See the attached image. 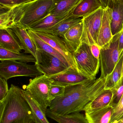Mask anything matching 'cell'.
<instances>
[{
  "label": "cell",
  "instance_id": "7c38bea8",
  "mask_svg": "<svg viewBox=\"0 0 123 123\" xmlns=\"http://www.w3.org/2000/svg\"><path fill=\"white\" fill-rule=\"evenodd\" d=\"M48 77L52 84L65 87L84 83L91 80L80 74L77 70L71 67L62 72Z\"/></svg>",
  "mask_w": 123,
  "mask_h": 123
},
{
  "label": "cell",
  "instance_id": "d590c367",
  "mask_svg": "<svg viewBox=\"0 0 123 123\" xmlns=\"http://www.w3.org/2000/svg\"><path fill=\"white\" fill-rule=\"evenodd\" d=\"M103 5L104 8L109 6L111 0H100Z\"/></svg>",
  "mask_w": 123,
  "mask_h": 123
},
{
  "label": "cell",
  "instance_id": "8992f818",
  "mask_svg": "<svg viewBox=\"0 0 123 123\" xmlns=\"http://www.w3.org/2000/svg\"><path fill=\"white\" fill-rule=\"evenodd\" d=\"M53 0H33L28 3L20 22L26 29L50 13Z\"/></svg>",
  "mask_w": 123,
  "mask_h": 123
},
{
  "label": "cell",
  "instance_id": "4dcf8cb0",
  "mask_svg": "<svg viewBox=\"0 0 123 123\" xmlns=\"http://www.w3.org/2000/svg\"><path fill=\"white\" fill-rule=\"evenodd\" d=\"M113 96L109 105L115 107L118 104L123 95V81L122 85L118 88L111 90Z\"/></svg>",
  "mask_w": 123,
  "mask_h": 123
},
{
  "label": "cell",
  "instance_id": "5b68a950",
  "mask_svg": "<svg viewBox=\"0 0 123 123\" xmlns=\"http://www.w3.org/2000/svg\"><path fill=\"white\" fill-rule=\"evenodd\" d=\"M43 74L36 65L13 60H3L0 63V77L7 80L17 77H34Z\"/></svg>",
  "mask_w": 123,
  "mask_h": 123
},
{
  "label": "cell",
  "instance_id": "5bb4252c",
  "mask_svg": "<svg viewBox=\"0 0 123 123\" xmlns=\"http://www.w3.org/2000/svg\"><path fill=\"white\" fill-rule=\"evenodd\" d=\"M111 9L108 6L104 8L101 25L96 44L101 48L108 43L113 38L111 27Z\"/></svg>",
  "mask_w": 123,
  "mask_h": 123
},
{
  "label": "cell",
  "instance_id": "9a60e30c",
  "mask_svg": "<svg viewBox=\"0 0 123 123\" xmlns=\"http://www.w3.org/2000/svg\"><path fill=\"white\" fill-rule=\"evenodd\" d=\"M109 6L111 9V27L114 36L123 29V0H111Z\"/></svg>",
  "mask_w": 123,
  "mask_h": 123
},
{
  "label": "cell",
  "instance_id": "603a6c76",
  "mask_svg": "<svg viewBox=\"0 0 123 123\" xmlns=\"http://www.w3.org/2000/svg\"><path fill=\"white\" fill-rule=\"evenodd\" d=\"M82 20V18H76L70 16L62 20L49 30L43 33L51 34L63 38L65 34L70 29L80 23Z\"/></svg>",
  "mask_w": 123,
  "mask_h": 123
},
{
  "label": "cell",
  "instance_id": "52a82bcc",
  "mask_svg": "<svg viewBox=\"0 0 123 123\" xmlns=\"http://www.w3.org/2000/svg\"><path fill=\"white\" fill-rule=\"evenodd\" d=\"M51 85L49 77L43 74L30 79L29 83L26 87V90L30 93L45 111L50 103L49 93Z\"/></svg>",
  "mask_w": 123,
  "mask_h": 123
},
{
  "label": "cell",
  "instance_id": "d6986e66",
  "mask_svg": "<svg viewBox=\"0 0 123 123\" xmlns=\"http://www.w3.org/2000/svg\"><path fill=\"white\" fill-rule=\"evenodd\" d=\"M82 21L70 29L62 38L73 52L75 51L82 44Z\"/></svg>",
  "mask_w": 123,
  "mask_h": 123
},
{
  "label": "cell",
  "instance_id": "cb8c5ba5",
  "mask_svg": "<svg viewBox=\"0 0 123 123\" xmlns=\"http://www.w3.org/2000/svg\"><path fill=\"white\" fill-rule=\"evenodd\" d=\"M123 62V51L120 59L115 68L111 74L108 76L106 90H111L116 89L122 84V64Z\"/></svg>",
  "mask_w": 123,
  "mask_h": 123
},
{
  "label": "cell",
  "instance_id": "836d02e7",
  "mask_svg": "<svg viewBox=\"0 0 123 123\" xmlns=\"http://www.w3.org/2000/svg\"><path fill=\"white\" fill-rule=\"evenodd\" d=\"M91 50L93 55L98 59H99L100 50L101 48L97 44H92L90 46Z\"/></svg>",
  "mask_w": 123,
  "mask_h": 123
},
{
  "label": "cell",
  "instance_id": "4fadbf2b",
  "mask_svg": "<svg viewBox=\"0 0 123 123\" xmlns=\"http://www.w3.org/2000/svg\"><path fill=\"white\" fill-rule=\"evenodd\" d=\"M11 29L20 43L24 53L32 55L36 59V63L38 62L40 58L39 51L28 29L21 24Z\"/></svg>",
  "mask_w": 123,
  "mask_h": 123
},
{
  "label": "cell",
  "instance_id": "484cf974",
  "mask_svg": "<svg viewBox=\"0 0 123 123\" xmlns=\"http://www.w3.org/2000/svg\"><path fill=\"white\" fill-rule=\"evenodd\" d=\"M113 96L112 90H107L88 104L83 109L88 113L100 109L109 105Z\"/></svg>",
  "mask_w": 123,
  "mask_h": 123
},
{
  "label": "cell",
  "instance_id": "7a4b0ae2",
  "mask_svg": "<svg viewBox=\"0 0 123 123\" xmlns=\"http://www.w3.org/2000/svg\"><path fill=\"white\" fill-rule=\"evenodd\" d=\"M0 123H36L23 89L13 84L0 101Z\"/></svg>",
  "mask_w": 123,
  "mask_h": 123
},
{
  "label": "cell",
  "instance_id": "d4e9b609",
  "mask_svg": "<svg viewBox=\"0 0 123 123\" xmlns=\"http://www.w3.org/2000/svg\"><path fill=\"white\" fill-rule=\"evenodd\" d=\"M70 16H71L60 18L49 13L45 18L33 24L28 29L34 32H44L54 27L62 20Z\"/></svg>",
  "mask_w": 123,
  "mask_h": 123
},
{
  "label": "cell",
  "instance_id": "f1b7e54d",
  "mask_svg": "<svg viewBox=\"0 0 123 123\" xmlns=\"http://www.w3.org/2000/svg\"><path fill=\"white\" fill-rule=\"evenodd\" d=\"M123 119V95L118 104L114 108L110 123H117Z\"/></svg>",
  "mask_w": 123,
  "mask_h": 123
},
{
  "label": "cell",
  "instance_id": "e0dca14e",
  "mask_svg": "<svg viewBox=\"0 0 123 123\" xmlns=\"http://www.w3.org/2000/svg\"><path fill=\"white\" fill-rule=\"evenodd\" d=\"M0 47L15 52H20L22 46L11 29H0Z\"/></svg>",
  "mask_w": 123,
  "mask_h": 123
},
{
  "label": "cell",
  "instance_id": "ac0fdd59",
  "mask_svg": "<svg viewBox=\"0 0 123 123\" xmlns=\"http://www.w3.org/2000/svg\"><path fill=\"white\" fill-rule=\"evenodd\" d=\"M103 7L100 0H81L73 11L72 17L83 18Z\"/></svg>",
  "mask_w": 123,
  "mask_h": 123
},
{
  "label": "cell",
  "instance_id": "74e56055",
  "mask_svg": "<svg viewBox=\"0 0 123 123\" xmlns=\"http://www.w3.org/2000/svg\"><path fill=\"white\" fill-rule=\"evenodd\" d=\"M122 79L123 80V64H122Z\"/></svg>",
  "mask_w": 123,
  "mask_h": 123
},
{
  "label": "cell",
  "instance_id": "44dd1931",
  "mask_svg": "<svg viewBox=\"0 0 123 123\" xmlns=\"http://www.w3.org/2000/svg\"><path fill=\"white\" fill-rule=\"evenodd\" d=\"M113 107L108 105L88 113H85L88 123H110Z\"/></svg>",
  "mask_w": 123,
  "mask_h": 123
},
{
  "label": "cell",
  "instance_id": "e575fe53",
  "mask_svg": "<svg viewBox=\"0 0 123 123\" xmlns=\"http://www.w3.org/2000/svg\"><path fill=\"white\" fill-rule=\"evenodd\" d=\"M118 49L121 52L123 51V29L120 32L118 41Z\"/></svg>",
  "mask_w": 123,
  "mask_h": 123
},
{
  "label": "cell",
  "instance_id": "8d00e7d4",
  "mask_svg": "<svg viewBox=\"0 0 123 123\" xmlns=\"http://www.w3.org/2000/svg\"><path fill=\"white\" fill-rule=\"evenodd\" d=\"M117 123H123V119L117 122Z\"/></svg>",
  "mask_w": 123,
  "mask_h": 123
},
{
  "label": "cell",
  "instance_id": "2e32d148",
  "mask_svg": "<svg viewBox=\"0 0 123 123\" xmlns=\"http://www.w3.org/2000/svg\"><path fill=\"white\" fill-rule=\"evenodd\" d=\"M81 0H53L50 14L60 18L72 16V12Z\"/></svg>",
  "mask_w": 123,
  "mask_h": 123
},
{
  "label": "cell",
  "instance_id": "1f68e13d",
  "mask_svg": "<svg viewBox=\"0 0 123 123\" xmlns=\"http://www.w3.org/2000/svg\"><path fill=\"white\" fill-rule=\"evenodd\" d=\"M33 0H0V8H9L25 4Z\"/></svg>",
  "mask_w": 123,
  "mask_h": 123
},
{
  "label": "cell",
  "instance_id": "3957f363",
  "mask_svg": "<svg viewBox=\"0 0 123 123\" xmlns=\"http://www.w3.org/2000/svg\"><path fill=\"white\" fill-rule=\"evenodd\" d=\"M73 55L77 71L88 79H96L100 67V60L93 55L90 46L82 43L73 52Z\"/></svg>",
  "mask_w": 123,
  "mask_h": 123
},
{
  "label": "cell",
  "instance_id": "30bf717a",
  "mask_svg": "<svg viewBox=\"0 0 123 123\" xmlns=\"http://www.w3.org/2000/svg\"><path fill=\"white\" fill-rule=\"evenodd\" d=\"M34 32L42 39L59 52L65 59L70 67L76 70L73 52L70 49L63 38L48 33Z\"/></svg>",
  "mask_w": 123,
  "mask_h": 123
},
{
  "label": "cell",
  "instance_id": "7402d4cb",
  "mask_svg": "<svg viewBox=\"0 0 123 123\" xmlns=\"http://www.w3.org/2000/svg\"><path fill=\"white\" fill-rule=\"evenodd\" d=\"M47 117L60 123H88L85 116L80 113L75 112L65 115H57L52 112L49 108L46 111Z\"/></svg>",
  "mask_w": 123,
  "mask_h": 123
},
{
  "label": "cell",
  "instance_id": "6da1fadb",
  "mask_svg": "<svg viewBox=\"0 0 123 123\" xmlns=\"http://www.w3.org/2000/svg\"><path fill=\"white\" fill-rule=\"evenodd\" d=\"M108 76L91 80L86 82L65 87L63 96L50 102L51 111L62 116L83 111L86 106L105 92Z\"/></svg>",
  "mask_w": 123,
  "mask_h": 123
},
{
  "label": "cell",
  "instance_id": "d6a6232c",
  "mask_svg": "<svg viewBox=\"0 0 123 123\" xmlns=\"http://www.w3.org/2000/svg\"><path fill=\"white\" fill-rule=\"evenodd\" d=\"M7 80L0 77V101L2 100L6 96L10 90Z\"/></svg>",
  "mask_w": 123,
  "mask_h": 123
},
{
  "label": "cell",
  "instance_id": "4316f807",
  "mask_svg": "<svg viewBox=\"0 0 123 123\" xmlns=\"http://www.w3.org/2000/svg\"><path fill=\"white\" fill-rule=\"evenodd\" d=\"M13 60L22 62H37L36 59L32 55L15 52L0 47V61Z\"/></svg>",
  "mask_w": 123,
  "mask_h": 123
},
{
  "label": "cell",
  "instance_id": "9c48e42d",
  "mask_svg": "<svg viewBox=\"0 0 123 123\" xmlns=\"http://www.w3.org/2000/svg\"><path fill=\"white\" fill-rule=\"evenodd\" d=\"M38 49L40 54V60L35 64L43 74L50 76L62 72L69 68L57 57Z\"/></svg>",
  "mask_w": 123,
  "mask_h": 123
},
{
  "label": "cell",
  "instance_id": "8fae6325",
  "mask_svg": "<svg viewBox=\"0 0 123 123\" xmlns=\"http://www.w3.org/2000/svg\"><path fill=\"white\" fill-rule=\"evenodd\" d=\"M28 3L11 8H0V29H11L20 25Z\"/></svg>",
  "mask_w": 123,
  "mask_h": 123
},
{
  "label": "cell",
  "instance_id": "ffe728a7",
  "mask_svg": "<svg viewBox=\"0 0 123 123\" xmlns=\"http://www.w3.org/2000/svg\"><path fill=\"white\" fill-rule=\"evenodd\" d=\"M23 93L32 111L36 123H49L46 111L28 91L23 89Z\"/></svg>",
  "mask_w": 123,
  "mask_h": 123
},
{
  "label": "cell",
  "instance_id": "83f0119b",
  "mask_svg": "<svg viewBox=\"0 0 123 123\" xmlns=\"http://www.w3.org/2000/svg\"><path fill=\"white\" fill-rule=\"evenodd\" d=\"M28 31L31 37L33 40L38 49H41L45 52L57 57L65 64L69 67L65 59L59 52L40 38L35 32L29 29H28Z\"/></svg>",
  "mask_w": 123,
  "mask_h": 123
},
{
  "label": "cell",
  "instance_id": "f546056e",
  "mask_svg": "<svg viewBox=\"0 0 123 123\" xmlns=\"http://www.w3.org/2000/svg\"><path fill=\"white\" fill-rule=\"evenodd\" d=\"M65 90V86L52 84L49 93V100L50 103L57 97L63 96Z\"/></svg>",
  "mask_w": 123,
  "mask_h": 123
},
{
  "label": "cell",
  "instance_id": "ba28073f",
  "mask_svg": "<svg viewBox=\"0 0 123 123\" xmlns=\"http://www.w3.org/2000/svg\"><path fill=\"white\" fill-rule=\"evenodd\" d=\"M104 8L82 18V43L89 46L96 44L101 25Z\"/></svg>",
  "mask_w": 123,
  "mask_h": 123
},
{
  "label": "cell",
  "instance_id": "277c9868",
  "mask_svg": "<svg viewBox=\"0 0 123 123\" xmlns=\"http://www.w3.org/2000/svg\"><path fill=\"white\" fill-rule=\"evenodd\" d=\"M119 34L120 32L114 36L111 41L101 49L99 59L101 77H105L111 73L123 52L118 49Z\"/></svg>",
  "mask_w": 123,
  "mask_h": 123
}]
</instances>
